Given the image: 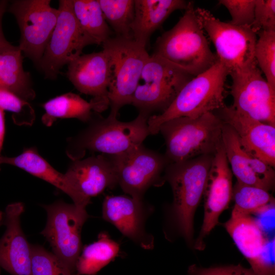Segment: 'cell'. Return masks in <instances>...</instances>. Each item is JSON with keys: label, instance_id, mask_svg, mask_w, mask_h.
<instances>
[{"label": "cell", "instance_id": "cell-1", "mask_svg": "<svg viewBox=\"0 0 275 275\" xmlns=\"http://www.w3.org/2000/svg\"><path fill=\"white\" fill-rule=\"evenodd\" d=\"M153 53L194 77L218 61L210 49L191 2L177 23L157 38Z\"/></svg>", "mask_w": 275, "mask_h": 275}, {"label": "cell", "instance_id": "cell-2", "mask_svg": "<svg viewBox=\"0 0 275 275\" xmlns=\"http://www.w3.org/2000/svg\"><path fill=\"white\" fill-rule=\"evenodd\" d=\"M150 116L139 113L133 120L119 121L108 115L106 118H92L89 126L75 137L70 139L66 150L72 160L81 159L87 151L106 155L121 154L143 144L150 134Z\"/></svg>", "mask_w": 275, "mask_h": 275}, {"label": "cell", "instance_id": "cell-3", "mask_svg": "<svg viewBox=\"0 0 275 275\" xmlns=\"http://www.w3.org/2000/svg\"><path fill=\"white\" fill-rule=\"evenodd\" d=\"M228 75V69L217 61L210 68L194 77L164 111L149 117L147 123L150 134L159 133L161 125L170 120L182 117L196 118L223 107Z\"/></svg>", "mask_w": 275, "mask_h": 275}, {"label": "cell", "instance_id": "cell-4", "mask_svg": "<svg viewBox=\"0 0 275 275\" xmlns=\"http://www.w3.org/2000/svg\"><path fill=\"white\" fill-rule=\"evenodd\" d=\"M213 154L201 155L183 161L170 163L164 172V180L173 194V221L179 234L192 243L194 217L203 196Z\"/></svg>", "mask_w": 275, "mask_h": 275}, {"label": "cell", "instance_id": "cell-5", "mask_svg": "<svg viewBox=\"0 0 275 275\" xmlns=\"http://www.w3.org/2000/svg\"><path fill=\"white\" fill-rule=\"evenodd\" d=\"M224 123L214 113L196 118H176L163 123L159 132L166 146L165 156L170 163L213 154L222 142Z\"/></svg>", "mask_w": 275, "mask_h": 275}, {"label": "cell", "instance_id": "cell-6", "mask_svg": "<svg viewBox=\"0 0 275 275\" xmlns=\"http://www.w3.org/2000/svg\"><path fill=\"white\" fill-rule=\"evenodd\" d=\"M109 71V116L117 118L123 106L131 104L143 68L150 55L132 38L110 37L102 44Z\"/></svg>", "mask_w": 275, "mask_h": 275}, {"label": "cell", "instance_id": "cell-7", "mask_svg": "<svg viewBox=\"0 0 275 275\" xmlns=\"http://www.w3.org/2000/svg\"><path fill=\"white\" fill-rule=\"evenodd\" d=\"M194 76L162 57L150 56L142 70L131 104L151 116L164 111L185 85Z\"/></svg>", "mask_w": 275, "mask_h": 275}, {"label": "cell", "instance_id": "cell-8", "mask_svg": "<svg viewBox=\"0 0 275 275\" xmlns=\"http://www.w3.org/2000/svg\"><path fill=\"white\" fill-rule=\"evenodd\" d=\"M199 22L214 45L218 61L229 73L257 64V34L251 28L237 26L216 18L207 10L195 9Z\"/></svg>", "mask_w": 275, "mask_h": 275}, {"label": "cell", "instance_id": "cell-9", "mask_svg": "<svg viewBox=\"0 0 275 275\" xmlns=\"http://www.w3.org/2000/svg\"><path fill=\"white\" fill-rule=\"evenodd\" d=\"M44 208L47 220L41 234L49 242L53 254L74 275L81 250V230L88 217L86 209L62 200Z\"/></svg>", "mask_w": 275, "mask_h": 275}, {"label": "cell", "instance_id": "cell-10", "mask_svg": "<svg viewBox=\"0 0 275 275\" xmlns=\"http://www.w3.org/2000/svg\"><path fill=\"white\" fill-rule=\"evenodd\" d=\"M54 29L39 67L47 78L54 79L60 69L81 54L93 41L82 31L74 16L72 0H60Z\"/></svg>", "mask_w": 275, "mask_h": 275}, {"label": "cell", "instance_id": "cell-11", "mask_svg": "<svg viewBox=\"0 0 275 275\" xmlns=\"http://www.w3.org/2000/svg\"><path fill=\"white\" fill-rule=\"evenodd\" d=\"M108 156L114 168L117 183L125 193L138 200H142L151 186L162 184L164 180L161 174L170 163L164 154L143 144Z\"/></svg>", "mask_w": 275, "mask_h": 275}, {"label": "cell", "instance_id": "cell-12", "mask_svg": "<svg viewBox=\"0 0 275 275\" xmlns=\"http://www.w3.org/2000/svg\"><path fill=\"white\" fill-rule=\"evenodd\" d=\"M8 11L15 17L20 31L19 48L39 66L56 26L58 9L49 0L14 1Z\"/></svg>", "mask_w": 275, "mask_h": 275}, {"label": "cell", "instance_id": "cell-13", "mask_svg": "<svg viewBox=\"0 0 275 275\" xmlns=\"http://www.w3.org/2000/svg\"><path fill=\"white\" fill-rule=\"evenodd\" d=\"M255 64L229 73L231 106L238 113L275 126V90Z\"/></svg>", "mask_w": 275, "mask_h": 275}, {"label": "cell", "instance_id": "cell-14", "mask_svg": "<svg viewBox=\"0 0 275 275\" xmlns=\"http://www.w3.org/2000/svg\"><path fill=\"white\" fill-rule=\"evenodd\" d=\"M232 173L223 142L213 154L203 194L204 210L200 233L194 243L196 250L205 248V239L218 223L221 213L232 199Z\"/></svg>", "mask_w": 275, "mask_h": 275}, {"label": "cell", "instance_id": "cell-15", "mask_svg": "<svg viewBox=\"0 0 275 275\" xmlns=\"http://www.w3.org/2000/svg\"><path fill=\"white\" fill-rule=\"evenodd\" d=\"M65 175L73 191L74 204L84 209L92 197L118 184L112 162L104 154L73 160Z\"/></svg>", "mask_w": 275, "mask_h": 275}, {"label": "cell", "instance_id": "cell-16", "mask_svg": "<svg viewBox=\"0 0 275 275\" xmlns=\"http://www.w3.org/2000/svg\"><path fill=\"white\" fill-rule=\"evenodd\" d=\"M225 227L257 275H275L271 241L251 215H231Z\"/></svg>", "mask_w": 275, "mask_h": 275}, {"label": "cell", "instance_id": "cell-17", "mask_svg": "<svg viewBox=\"0 0 275 275\" xmlns=\"http://www.w3.org/2000/svg\"><path fill=\"white\" fill-rule=\"evenodd\" d=\"M214 113L233 128L248 154L274 167L275 126L241 114L231 105H225Z\"/></svg>", "mask_w": 275, "mask_h": 275}, {"label": "cell", "instance_id": "cell-18", "mask_svg": "<svg viewBox=\"0 0 275 275\" xmlns=\"http://www.w3.org/2000/svg\"><path fill=\"white\" fill-rule=\"evenodd\" d=\"M148 212L142 200L126 196H108L102 205V217L142 248H153L154 238L145 229Z\"/></svg>", "mask_w": 275, "mask_h": 275}, {"label": "cell", "instance_id": "cell-19", "mask_svg": "<svg viewBox=\"0 0 275 275\" xmlns=\"http://www.w3.org/2000/svg\"><path fill=\"white\" fill-rule=\"evenodd\" d=\"M66 75L78 91L93 96L104 110L107 108L109 63L103 50L78 56L68 65Z\"/></svg>", "mask_w": 275, "mask_h": 275}, {"label": "cell", "instance_id": "cell-20", "mask_svg": "<svg viewBox=\"0 0 275 275\" xmlns=\"http://www.w3.org/2000/svg\"><path fill=\"white\" fill-rule=\"evenodd\" d=\"M21 203L8 205L4 213L6 230L0 238V267L12 275H31V246L22 231Z\"/></svg>", "mask_w": 275, "mask_h": 275}, {"label": "cell", "instance_id": "cell-21", "mask_svg": "<svg viewBox=\"0 0 275 275\" xmlns=\"http://www.w3.org/2000/svg\"><path fill=\"white\" fill-rule=\"evenodd\" d=\"M222 142L232 173L237 181L266 190L274 186L273 168L248 154L241 147L233 128L224 123Z\"/></svg>", "mask_w": 275, "mask_h": 275}, {"label": "cell", "instance_id": "cell-22", "mask_svg": "<svg viewBox=\"0 0 275 275\" xmlns=\"http://www.w3.org/2000/svg\"><path fill=\"white\" fill-rule=\"evenodd\" d=\"M183 0H134V15L130 26L132 38L146 47L151 35L175 11L185 10Z\"/></svg>", "mask_w": 275, "mask_h": 275}, {"label": "cell", "instance_id": "cell-23", "mask_svg": "<svg viewBox=\"0 0 275 275\" xmlns=\"http://www.w3.org/2000/svg\"><path fill=\"white\" fill-rule=\"evenodd\" d=\"M22 52L18 46L0 52V88L29 101L36 96L30 73L23 67Z\"/></svg>", "mask_w": 275, "mask_h": 275}, {"label": "cell", "instance_id": "cell-24", "mask_svg": "<svg viewBox=\"0 0 275 275\" xmlns=\"http://www.w3.org/2000/svg\"><path fill=\"white\" fill-rule=\"evenodd\" d=\"M45 113L42 121L51 126L58 119L76 118L89 122L93 118V111L101 113V107L91 99L89 102L77 94L69 92L52 98L42 104Z\"/></svg>", "mask_w": 275, "mask_h": 275}, {"label": "cell", "instance_id": "cell-25", "mask_svg": "<svg viewBox=\"0 0 275 275\" xmlns=\"http://www.w3.org/2000/svg\"><path fill=\"white\" fill-rule=\"evenodd\" d=\"M1 164H8L21 169L57 187L72 200L73 191L65 174L56 170L38 152L37 149H25L22 153L14 157L2 156Z\"/></svg>", "mask_w": 275, "mask_h": 275}, {"label": "cell", "instance_id": "cell-26", "mask_svg": "<svg viewBox=\"0 0 275 275\" xmlns=\"http://www.w3.org/2000/svg\"><path fill=\"white\" fill-rule=\"evenodd\" d=\"M74 16L82 31L96 44L109 38L111 32L98 0H72Z\"/></svg>", "mask_w": 275, "mask_h": 275}, {"label": "cell", "instance_id": "cell-27", "mask_svg": "<svg viewBox=\"0 0 275 275\" xmlns=\"http://www.w3.org/2000/svg\"><path fill=\"white\" fill-rule=\"evenodd\" d=\"M119 244L102 232L98 240L86 246L79 255L76 266V275H94L117 256Z\"/></svg>", "mask_w": 275, "mask_h": 275}, {"label": "cell", "instance_id": "cell-28", "mask_svg": "<svg viewBox=\"0 0 275 275\" xmlns=\"http://www.w3.org/2000/svg\"><path fill=\"white\" fill-rule=\"evenodd\" d=\"M232 198L235 202L233 215L256 214L274 202L269 191L238 181L233 187Z\"/></svg>", "mask_w": 275, "mask_h": 275}, {"label": "cell", "instance_id": "cell-29", "mask_svg": "<svg viewBox=\"0 0 275 275\" xmlns=\"http://www.w3.org/2000/svg\"><path fill=\"white\" fill-rule=\"evenodd\" d=\"M108 25L117 37L132 38L130 29L134 15V0H98Z\"/></svg>", "mask_w": 275, "mask_h": 275}, {"label": "cell", "instance_id": "cell-30", "mask_svg": "<svg viewBox=\"0 0 275 275\" xmlns=\"http://www.w3.org/2000/svg\"><path fill=\"white\" fill-rule=\"evenodd\" d=\"M255 47L257 66L270 86L275 90V31H261Z\"/></svg>", "mask_w": 275, "mask_h": 275}, {"label": "cell", "instance_id": "cell-31", "mask_svg": "<svg viewBox=\"0 0 275 275\" xmlns=\"http://www.w3.org/2000/svg\"><path fill=\"white\" fill-rule=\"evenodd\" d=\"M30 246L31 275H73L53 253L39 245Z\"/></svg>", "mask_w": 275, "mask_h": 275}, {"label": "cell", "instance_id": "cell-32", "mask_svg": "<svg viewBox=\"0 0 275 275\" xmlns=\"http://www.w3.org/2000/svg\"><path fill=\"white\" fill-rule=\"evenodd\" d=\"M0 108L12 112L13 120L18 125H32L35 120V111L28 101L2 88Z\"/></svg>", "mask_w": 275, "mask_h": 275}, {"label": "cell", "instance_id": "cell-33", "mask_svg": "<svg viewBox=\"0 0 275 275\" xmlns=\"http://www.w3.org/2000/svg\"><path fill=\"white\" fill-rule=\"evenodd\" d=\"M229 12L232 24L251 28L254 19L255 0H220Z\"/></svg>", "mask_w": 275, "mask_h": 275}, {"label": "cell", "instance_id": "cell-34", "mask_svg": "<svg viewBox=\"0 0 275 275\" xmlns=\"http://www.w3.org/2000/svg\"><path fill=\"white\" fill-rule=\"evenodd\" d=\"M251 28L256 34L261 31H275L274 0H255L254 19Z\"/></svg>", "mask_w": 275, "mask_h": 275}, {"label": "cell", "instance_id": "cell-35", "mask_svg": "<svg viewBox=\"0 0 275 275\" xmlns=\"http://www.w3.org/2000/svg\"><path fill=\"white\" fill-rule=\"evenodd\" d=\"M187 272L188 275H257L251 268L240 264L207 268L193 264L189 266Z\"/></svg>", "mask_w": 275, "mask_h": 275}, {"label": "cell", "instance_id": "cell-36", "mask_svg": "<svg viewBox=\"0 0 275 275\" xmlns=\"http://www.w3.org/2000/svg\"><path fill=\"white\" fill-rule=\"evenodd\" d=\"M8 3L7 1H0V52L13 46L4 36L2 28V19L4 14L8 9Z\"/></svg>", "mask_w": 275, "mask_h": 275}, {"label": "cell", "instance_id": "cell-37", "mask_svg": "<svg viewBox=\"0 0 275 275\" xmlns=\"http://www.w3.org/2000/svg\"><path fill=\"white\" fill-rule=\"evenodd\" d=\"M5 131H6V127H5V113L4 111L1 109L0 108V161L2 157V155L1 154L2 149H3V143L5 135ZM1 163H0V167H1ZM1 170V167H0Z\"/></svg>", "mask_w": 275, "mask_h": 275}, {"label": "cell", "instance_id": "cell-38", "mask_svg": "<svg viewBox=\"0 0 275 275\" xmlns=\"http://www.w3.org/2000/svg\"><path fill=\"white\" fill-rule=\"evenodd\" d=\"M4 212L0 211V226L3 224Z\"/></svg>", "mask_w": 275, "mask_h": 275}]
</instances>
